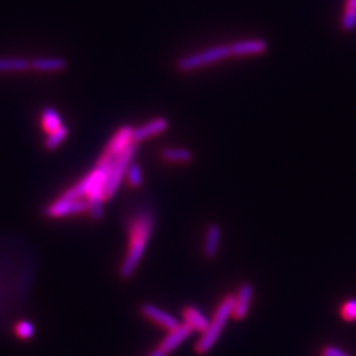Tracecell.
I'll return each mask as SVG.
<instances>
[{
  "mask_svg": "<svg viewBox=\"0 0 356 356\" xmlns=\"http://www.w3.org/2000/svg\"><path fill=\"white\" fill-rule=\"evenodd\" d=\"M154 229V218L151 211L143 210L128 223V232H129V247L128 254L120 267V276L123 279H129L135 273L136 268L139 267L141 259L147 251L148 243L152 236Z\"/></svg>",
  "mask_w": 356,
  "mask_h": 356,
  "instance_id": "obj_2",
  "label": "cell"
},
{
  "mask_svg": "<svg viewBox=\"0 0 356 356\" xmlns=\"http://www.w3.org/2000/svg\"><path fill=\"white\" fill-rule=\"evenodd\" d=\"M232 309H234V294H227L219 302L213 318L210 319L207 330L204 331L200 341L195 344V351L198 354L204 355L214 348L226 325L229 323V318H232Z\"/></svg>",
  "mask_w": 356,
  "mask_h": 356,
  "instance_id": "obj_3",
  "label": "cell"
},
{
  "mask_svg": "<svg viewBox=\"0 0 356 356\" xmlns=\"http://www.w3.org/2000/svg\"><path fill=\"white\" fill-rule=\"evenodd\" d=\"M319 356H351L348 353L343 351L341 347L334 346V344H327L322 347Z\"/></svg>",
  "mask_w": 356,
  "mask_h": 356,
  "instance_id": "obj_24",
  "label": "cell"
},
{
  "mask_svg": "<svg viewBox=\"0 0 356 356\" xmlns=\"http://www.w3.org/2000/svg\"><path fill=\"white\" fill-rule=\"evenodd\" d=\"M138 152V143H134L132 145H129L127 149L123 153H120L119 156H116L114 159V163L110 170V177L107 181V186H106V201L111 200L115 194L119 191L124 176L127 173L128 166L132 164V159L135 157V154Z\"/></svg>",
  "mask_w": 356,
  "mask_h": 356,
  "instance_id": "obj_5",
  "label": "cell"
},
{
  "mask_svg": "<svg viewBox=\"0 0 356 356\" xmlns=\"http://www.w3.org/2000/svg\"><path fill=\"white\" fill-rule=\"evenodd\" d=\"M88 210H89V204L86 200H69L61 195L53 204L45 207L44 214L48 218H66V216L88 213Z\"/></svg>",
  "mask_w": 356,
  "mask_h": 356,
  "instance_id": "obj_6",
  "label": "cell"
},
{
  "mask_svg": "<svg viewBox=\"0 0 356 356\" xmlns=\"http://www.w3.org/2000/svg\"><path fill=\"white\" fill-rule=\"evenodd\" d=\"M132 132H134V127H131V126H123V127L119 128L115 132L114 136L111 138V140L107 143L104 152L108 153L114 157L124 152L129 145H132L135 143L132 138Z\"/></svg>",
  "mask_w": 356,
  "mask_h": 356,
  "instance_id": "obj_10",
  "label": "cell"
},
{
  "mask_svg": "<svg viewBox=\"0 0 356 356\" xmlns=\"http://www.w3.org/2000/svg\"><path fill=\"white\" fill-rule=\"evenodd\" d=\"M114 159V156L103 152L92 170L79 182H76L74 186L65 191L63 197L69 200H86L89 204L88 213L90 216L94 219H101L104 214V193Z\"/></svg>",
  "mask_w": 356,
  "mask_h": 356,
  "instance_id": "obj_1",
  "label": "cell"
},
{
  "mask_svg": "<svg viewBox=\"0 0 356 356\" xmlns=\"http://www.w3.org/2000/svg\"><path fill=\"white\" fill-rule=\"evenodd\" d=\"M31 69V61L17 57H0V73L26 72Z\"/></svg>",
  "mask_w": 356,
  "mask_h": 356,
  "instance_id": "obj_16",
  "label": "cell"
},
{
  "mask_svg": "<svg viewBox=\"0 0 356 356\" xmlns=\"http://www.w3.org/2000/svg\"><path fill=\"white\" fill-rule=\"evenodd\" d=\"M67 135H69V129H67V127H65V126H61L58 129L49 132L48 138L44 141L45 148L48 151H53V149L58 148L64 143L65 139L67 138Z\"/></svg>",
  "mask_w": 356,
  "mask_h": 356,
  "instance_id": "obj_20",
  "label": "cell"
},
{
  "mask_svg": "<svg viewBox=\"0 0 356 356\" xmlns=\"http://www.w3.org/2000/svg\"><path fill=\"white\" fill-rule=\"evenodd\" d=\"M128 184L132 186V188H140L143 185V172H141V168L139 164H131L128 166L127 173Z\"/></svg>",
  "mask_w": 356,
  "mask_h": 356,
  "instance_id": "obj_22",
  "label": "cell"
},
{
  "mask_svg": "<svg viewBox=\"0 0 356 356\" xmlns=\"http://www.w3.org/2000/svg\"><path fill=\"white\" fill-rule=\"evenodd\" d=\"M229 56H231L229 45H218L214 48L200 51V53L185 56L178 60L176 66L179 72L186 73V72L200 69L206 65L214 64L218 61L226 60Z\"/></svg>",
  "mask_w": 356,
  "mask_h": 356,
  "instance_id": "obj_4",
  "label": "cell"
},
{
  "mask_svg": "<svg viewBox=\"0 0 356 356\" xmlns=\"http://www.w3.org/2000/svg\"><path fill=\"white\" fill-rule=\"evenodd\" d=\"M182 317H184V323L191 326L193 331H198L201 334H204V331L207 330L210 323V319L207 318L204 312L195 306H186L182 312Z\"/></svg>",
  "mask_w": 356,
  "mask_h": 356,
  "instance_id": "obj_13",
  "label": "cell"
},
{
  "mask_svg": "<svg viewBox=\"0 0 356 356\" xmlns=\"http://www.w3.org/2000/svg\"><path fill=\"white\" fill-rule=\"evenodd\" d=\"M254 289L252 282H243L234 294V309H232V318L236 321H243L247 318L251 305L254 301Z\"/></svg>",
  "mask_w": 356,
  "mask_h": 356,
  "instance_id": "obj_7",
  "label": "cell"
},
{
  "mask_svg": "<svg viewBox=\"0 0 356 356\" xmlns=\"http://www.w3.org/2000/svg\"><path fill=\"white\" fill-rule=\"evenodd\" d=\"M220 241H222V229L216 223L210 225L206 229L204 241V254L207 259H214L219 247H220Z\"/></svg>",
  "mask_w": 356,
  "mask_h": 356,
  "instance_id": "obj_14",
  "label": "cell"
},
{
  "mask_svg": "<svg viewBox=\"0 0 356 356\" xmlns=\"http://www.w3.org/2000/svg\"><path fill=\"white\" fill-rule=\"evenodd\" d=\"M341 26L344 32H353L356 28V0H346Z\"/></svg>",
  "mask_w": 356,
  "mask_h": 356,
  "instance_id": "obj_19",
  "label": "cell"
},
{
  "mask_svg": "<svg viewBox=\"0 0 356 356\" xmlns=\"http://www.w3.org/2000/svg\"><path fill=\"white\" fill-rule=\"evenodd\" d=\"M193 332L194 331L191 326H188L186 323H181L176 329L169 331V334L166 335L159 347L163 351H165L166 354H170L177 348L178 346H181L186 339H189Z\"/></svg>",
  "mask_w": 356,
  "mask_h": 356,
  "instance_id": "obj_12",
  "label": "cell"
},
{
  "mask_svg": "<svg viewBox=\"0 0 356 356\" xmlns=\"http://www.w3.org/2000/svg\"><path fill=\"white\" fill-rule=\"evenodd\" d=\"M161 156L166 161L177 164H188L193 160V153L185 148H165Z\"/></svg>",
  "mask_w": 356,
  "mask_h": 356,
  "instance_id": "obj_18",
  "label": "cell"
},
{
  "mask_svg": "<svg viewBox=\"0 0 356 356\" xmlns=\"http://www.w3.org/2000/svg\"><path fill=\"white\" fill-rule=\"evenodd\" d=\"M15 332L20 339L28 341V339H32L35 337L36 329H35V325L31 321H20L15 326Z\"/></svg>",
  "mask_w": 356,
  "mask_h": 356,
  "instance_id": "obj_21",
  "label": "cell"
},
{
  "mask_svg": "<svg viewBox=\"0 0 356 356\" xmlns=\"http://www.w3.org/2000/svg\"><path fill=\"white\" fill-rule=\"evenodd\" d=\"M141 313L144 314V317L151 319L154 323H157L159 326H161L163 329L170 331L178 327L181 325V322L176 317H173L172 314L166 313L165 310L152 305V304H145L141 306Z\"/></svg>",
  "mask_w": 356,
  "mask_h": 356,
  "instance_id": "obj_9",
  "label": "cell"
},
{
  "mask_svg": "<svg viewBox=\"0 0 356 356\" xmlns=\"http://www.w3.org/2000/svg\"><path fill=\"white\" fill-rule=\"evenodd\" d=\"M341 317L347 322L356 321V300H348L341 307Z\"/></svg>",
  "mask_w": 356,
  "mask_h": 356,
  "instance_id": "obj_23",
  "label": "cell"
},
{
  "mask_svg": "<svg viewBox=\"0 0 356 356\" xmlns=\"http://www.w3.org/2000/svg\"><path fill=\"white\" fill-rule=\"evenodd\" d=\"M169 127V122L165 118H156L151 122L143 124L140 127L134 128L132 132V138L135 143H141V141L151 139L153 136H157L163 132H165L166 129Z\"/></svg>",
  "mask_w": 356,
  "mask_h": 356,
  "instance_id": "obj_11",
  "label": "cell"
},
{
  "mask_svg": "<svg viewBox=\"0 0 356 356\" xmlns=\"http://www.w3.org/2000/svg\"><path fill=\"white\" fill-rule=\"evenodd\" d=\"M67 67V61L63 57H41L31 61V69L36 72H63Z\"/></svg>",
  "mask_w": 356,
  "mask_h": 356,
  "instance_id": "obj_15",
  "label": "cell"
},
{
  "mask_svg": "<svg viewBox=\"0 0 356 356\" xmlns=\"http://www.w3.org/2000/svg\"><path fill=\"white\" fill-rule=\"evenodd\" d=\"M148 356H168L165 351H163L160 347H157L156 350H153L152 353Z\"/></svg>",
  "mask_w": 356,
  "mask_h": 356,
  "instance_id": "obj_25",
  "label": "cell"
},
{
  "mask_svg": "<svg viewBox=\"0 0 356 356\" xmlns=\"http://www.w3.org/2000/svg\"><path fill=\"white\" fill-rule=\"evenodd\" d=\"M229 48H231V56L244 57V56L264 54L269 49V45L267 40L264 38H250V40L235 41L229 44Z\"/></svg>",
  "mask_w": 356,
  "mask_h": 356,
  "instance_id": "obj_8",
  "label": "cell"
},
{
  "mask_svg": "<svg viewBox=\"0 0 356 356\" xmlns=\"http://www.w3.org/2000/svg\"><path fill=\"white\" fill-rule=\"evenodd\" d=\"M41 122H42L44 129H45L48 134L56 131V129H58L61 126H64V124H63V118H61V115L58 114L53 107H45V108L42 110Z\"/></svg>",
  "mask_w": 356,
  "mask_h": 356,
  "instance_id": "obj_17",
  "label": "cell"
}]
</instances>
